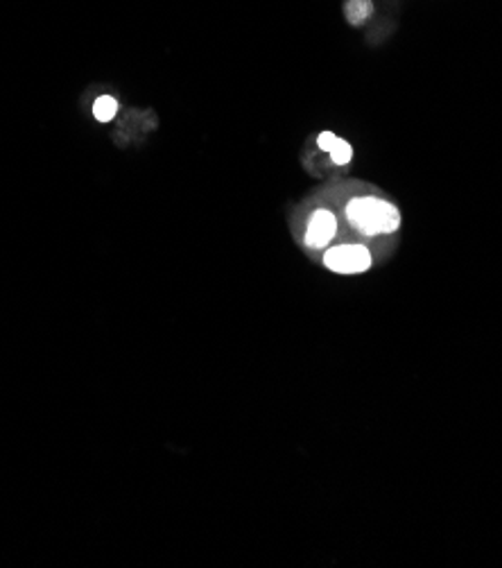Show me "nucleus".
Instances as JSON below:
<instances>
[{"mask_svg": "<svg viewBox=\"0 0 502 568\" xmlns=\"http://www.w3.org/2000/svg\"><path fill=\"white\" fill-rule=\"evenodd\" d=\"M347 220L356 232L362 236H382V234H395L401 226V211L382 197L365 195L354 197L347 204Z\"/></svg>", "mask_w": 502, "mask_h": 568, "instance_id": "nucleus-1", "label": "nucleus"}, {"mask_svg": "<svg viewBox=\"0 0 502 568\" xmlns=\"http://www.w3.org/2000/svg\"><path fill=\"white\" fill-rule=\"evenodd\" d=\"M373 258L365 245H338L324 254V265L335 274H362Z\"/></svg>", "mask_w": 502, "mask_h": 568, "instance_id": "nucleus-2", "label": "nucleus"}, {"mask_svg": "<svg viewBox=\"0 0 502 568\" xmlns=\"http://www.w3.org/2000/svg\"><path fill=\"white\" fill-rule=\"evenodd\" d=\"M335 234H338V217L328 209H317L308 217L304 243L310 250H324L335 239Z\"/></svg>", "mask_w": 502, "mask_h": 568, "instance_id": "nucleus-3", "label": "nucleus"}, {"mask_svg": "<svg viewBox=\"0 0 502 568\" xmlns=\"http://www.w3.org/2000/svg\"><path fill=\"white\" fill-rule=\"evenodd\" d=\"M119 113V100L114 95H100L95 102H93V119L98 123H109L114 121Z\"/></svg>", "mask_w": 502, "mask_h": 568, "instance_id": "nucleus-4", "label": "nucleus"}, {"mask_svg": "<svg viewBox=\"0 0 502 568\" xmlns=\"http://www.w3.org/2000/svg\"><path fill=\"white\" fill-rule=\"evenodd\" d=\"M371 10H373L371 0H349L347 17H349V21H351L354 26H360V23L371 14Z\"/></svg>", "mask_w": 502, "mask_h": 568, "instance_id": "nucleus-5", "label": "nucleus"}, {"mask_svg": "<svg viewBox=\"0 0 502 568\" xmlns=\"http://www.w3.org/2000/svg\"><path fill=\"white\" fill-rule=\"evenodd\" d=\"M328 154H330V159H332L335 165H347V163L351 161V156H354V148H351L347 141L338 139V141H335V145L330 148Z\"/></svg>", "mask_w": 502, "mask_h": 568, "instance_id": "nucleus-6", "label": "nucleus"}, {"mask_svg": "<svg viewBox=\"0 0 502 568\" xmlns=\"http://www.w3.org/2000/svg\"><path fill=\"white\" fill-rule=\"evenodd\" d=\"M335 141H338V136H335L332 132H321V134L317 136V145H319L321 152H330V148L335 145Z\"/></svg>", "mask_w": 502, "mask_h": 568, "instance_id": "nucleus-7", "label": "nucleus"}]
</instances>
